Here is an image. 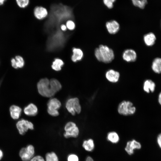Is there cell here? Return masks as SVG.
I'll use <instances>...</instances> for the list:
<instances>
[{
	"instance_id": "cell-1",
	"label": "cell",
	"mask_w": 161,
	"mask_h": 161,
	"mask_svg": "<svg viewBox=\"0 0 161 161\" xmlns=\"http://www.w3.org/2000/svg\"><path fill=\"white\" fill-rule=\"evenodd\" d=\"M95 55L98 61L106 63L111 62L114 57L113 50L107 46L103 45H100L95 49Z\"/></svg>"
},
{
	"instance_id": "cell-2",
	"label": "cell",
	"mask_w": 161,
	"mask_h": 161,
	"mask_svg": "<svg viewBox=\"0 0 161 161\" xmlns=\"http://www.w3.org/2000/svg\"><path fill=\"white\" fill-rule=\"evenodd\" d=\"M37 88L39 93L42 96L50 97L55 94L52 90L49 80L47 78L40 80L37 83Z\"/></svg>"
},
{
	"instance_id": "cell-3",
	"label": "cell",
	"mask_w": 161,
	"mask_h": 161,
	"mask_svg": "<svg viewBox=\"0 0 161 161\" xmlns=\"http://www.w3.org/2000/svg\"><path fill=\"white\" fill-rule=\"evenodd\" d=\"M136 107L130 101L124 100L121 102L117 107V111L120 114L124 116L131 115L135 113Z\"/></svg>"
},
{
	"instance_id": "cell-4",
	"label": "cell",
	"mask_w": 161,
	"mask_h": 161,
	"mask_svg": "<svg viewBox=\"0 0 161 161\" xmlns=\"http://www.w3.org/2000/svg\"><path fill=\"white\" fill-rule=\"evenodd\" d=\"M68 112L73 115L76 113H80L81 108L78 98L77 97L71 98L66 101L65 106Z\"/></svg>"
},
{
	"instance_id": "cell-5",
	"label": "cell",
	"mask_w": 161,
	"mask_h": 161,
	"mask_svg": "<svg viewBox=\"0 0 161 161\" xmlns=\"http://www.w3.org/2000/svg\"><path fill=\"white\" fill-rule=\"evenodd\" d=\"M64 134V137L66 138L70 137L76 138L79 133V130L76 124L74 122L70 121L65 125Z\"/></svg>"
},
{
	"instance_id": "cell-6",
	"label": "cell",
	"mask_w": 161,
	"mask_h": 161,
	"mask_svg": "<svg viewBox=\"0 0 161 161\" xmlns=\"http://www.w3.org/2000/svg\"><path fill=\"white\" fill-rule=\"evenodd\" d=\"M35 148L32 145H27L21 149L19 155L23 161H30L34 156Z\"/></svg>"
},
{
	"instance_id": "cell-7",
	"label": "cell",
	"mask_w": 161,
	"mask_h": 161,
	"mask_svg": "<svg viewBox=\"0 0 161 161\" xmlns=\"http://www.w3.org/2000/svg\"><path fill=\"white\" fill-rule=\"evenodd\" d=\"M16 126L19 133L24 135L29 129L33 130L34 128L33 124L27 120L21 119L16 123Z\"/></svg>"
},
{
	"instance_id": "cell-8",
	"label": "cell",
	"mask_w": 161,
	"mask_h": 161,
	"mask_svg": "<svg viewBox=\"0 0 161 161\" xmlns=\"http://www.w3.org/2000/svg\"><path fill=\"white\" fill-rule=\"evenodd\" d=\"M141 147L140 143L133 139L127 143L125 149L128 154L131 155L133 154L135 150L140 149Z\"/></svg>"
},
{
	"instance_id": "cell-9",
	"label": "cell",
	"mask_w": 161,
	"mask_h": 161,
	"mask_svg": "<svg viewBox=\"0 0 161 161\" xmlns=\"http://www.w3.org/2000/svg\"><path fill=\"white\" fill-rule=\"evenodd\" d=\"M122 58L124 61L127 62H133L136 60L137 55L134 50L128 49L123 52L122 54Z\"/></svg>"
},
{
	"instance_id": "cell-10",
	"label": "cell",
	"mask_w": 161,
	"mask_h": 161,
	"mask_svg": "<svg viewBox=\"0 0 161 161\" xmlns=\"http://www.w3.org/2000/svg\"><path fill=\"white\" fill-rule=\"evenodd\" d=\"M106 27L108 32L111 34L116 33L120 28L119 24L115 20H112L106 22Z\"/></svg>"
},
{
	"instance_id": "cell-11",
	"label": "cell",
	"mask_w": 161,
	"mask_h": 161,
	"mask_svg": "<svg viewBox=\"0 0 161 161\" xmlns=\"http://www.w3.org/2000/svg\"><path fill=\"white\" fill-rule=\"evenodd\" d=\"M105 77L109 82L115 83L119 80L120 74L119 72L112 69H110L106 72Z\"/></svg>"
},
{
	"instance_id": "cell-12",
	"label": "cell",
	"mask_w": 161,
	"mask_h": 161,
	"mask_svg": "<svg viewBox=\"0 0 161 161\" xmlns=\"http://www.w3.org/2000/svg\"><path fill=\"white\" fill-rule=\"evenodd\" d=\"M24 112L27 115L33 116L38 114V109L35 105L30 103L24 108Z\"/></svg>"
},
{
	"instance_id": "cell-13",
	"label": "cell",
	"mask_w": 161,
	"mask_h": 161,
	"mask_svg": "<svg viewBox=\"0 0 161 161\" xmlns=\"http://www.w3.org/2000/svg\"><path fill=\"white\" fill-rule=\"evenodd\" d=\"M61 105V102L58 99L55 98H52L48 102L47 110L58 111Z\"/></svg>"
},
{
	"instance_id": "cell-14",
	"label": "cell",
	"mask_w": 161,
	"mask_h": 161,
	"mask_svg": "<svg viewBox=\"0 0 161 161\" xmlns=\"http://www.w3.org/2000/svg\"><path fill=\"white\" fill-rule=\"evenodd\" d=\"M34 15L37 19L41 20L45 18L48 15L47 10L42 7H37L34 10Z\"/></svg>"
},
{
	"instance_id": "cell-15",
	"label": "cell",
	"mask_w": 161,
	"mask_h": 161,
	"mask_svg": "<svg viewBox=\"0 0 161 161\" xmlns=\"http://www.w3.org/2000/svg\"><path fill=\"white\" fill-rule=\"evenodd\" d=\"M9 110L10 116L14 120L18 119L21 115L22 109L18 106L12 105L10 108Z\"/></svg>"
},
{
	"instance_id": "cell-16",
	"label": "cell",
	"mask_w": 161,
	"mask_h": 161,
	"mask_svg": "<svg viewBox=\"0 0 161 161\" xmlns=\"http://www.w3.org/2000/svg\"><path fill=\"white\" fill-rule=\"evenodd\" d=\"M156 39V37L153 32H150L145 34L143 37V40L145 44L148 46H151L154 44Z\"/></svg>"
},
{
	"instance_id": "cell-17",
	"label": "cell",
	"mask_w": 161,
	"mask_h": 161,
	"mask_svg": "<svg viewBox=\"0 0 161 161\" xmlns=\"http://www.w3.org/2000/svg\"><path fill=\"white\" fill-rule=\"evenodd\" d=\"M155 87V83L151 80H147L144 82L143 86L144 90L147 93L154 91Z\"/></svg>"
},
{
	"instance_id": "cell-18",
	"label": "cell",
	"mask_w": 161,
	"mask_h": 161,
	"mask_svg": "<svg viewBox=\"0 0 161 161\" xmlns=\"http://www.w3.org/2000/svg\"><path fill=\"white\" fill-rule=\"evenodd\" d=\"M49 84L52 90L55 94L61 89V83L55 79L52 78L49 80Z\"/></svg>"
},
{
	"instance_id": "cell-19",
	"label": "cell",
	"mask_w": 161,
	"mask_h": 161,
	"mask_svg": "<svg viewBox=\"0 0 161 161\" xmlns=\"http://www.w3.org/2000/svg\"><path fill=\"white\" fill-rule=\"evenodd\" d=\"M151 68L153 70L158 74L161 73V58H157L153 61Z\"/></svg>"
},
{
	"instance_id": "cell-20",
	"label": "cell",
	"mask_w": 161,
	"mask_h": 161,
	"mask_svg": "<svg viewBox=\"0 0 161 161\" xmlns=\"http://www.w3.org/2000/svg\"><path fill=\"white\" fill-rule=\"evenodd\" d=\"M82 147L86 151L91 152L93 151L95 148L94 141L92 139L84 140L82 143Z\"/></svg>"
},
{
	"instance_id": "cell-21",
	"label": "cell",
	"mask_w": 161,
	"mask_h": 161,
	"mask_svg": "<svg viewBox=\"0 0 161 161\" xmlns=\"http://www.w3.org/2000/svg\"><path fill=\"white\" fill-rule=\"evenodd\" d=\"M73 54L72 60L74 62L80 60L83 56V53L82 50L79 48H74L72 50Z\"/></svg>"
},
{
	"instance_id": "cell-22",
	"label": "cell",
	"mask_w": 161,
	"mask_h": 161,
	"mask_svg": "<svg viewBox=\"0 0 161 161\" xmlns=\"http://www.w3.org/2000/svg\"><path fill=\"white\" fill-rule=\"evenodd\" d=\"M107 138L109 141L113 143H117L120 140L118 134L115 131H111L108 133Z\"/></svg>"
},
{
	"instance_id": "cell-23",
	"label": "cell",
	"mask_w": 161,
	"mask_h": 161,
	"mask_svg": "<svg viewBox=\"0 0 161 161\" xmlns=\"http://www.w3.org/2000/svg\"><path fill=\"white\" fill-rule=\"evenodd\" d=\"M64 64V63L62 60L60 59L57 58L53 62L52 67L55 70L60 71L61 69V67Z\"/></svg>"
},
{
	"instance_id": "cell-24",
	"label": "cell",
	"mask_w": 161,
	"mask_h": 161,
	"mask_svg": "<svg viewBox=\"0 0 161 161\" xmlns=\"http://www.w3.org/2000/svg\"><path fill=\"white\" fill-rule=\"evenodd\" d=\"M45 159V161H59L57 155L53 151L46 153Z\"/></svg>"
},
{
	"instance_id": "cell-25",
	"label": "cell",
	"mask_w": 161,
	"mask_h": 161,
	"mask_svg": "<svg viewBox=\"0 0 161 161\" xmlns=\"http://www.w3.org/2000/svg\"><path fill=\"white\" fill-rule=\"evenodd\" d=\"M133 5L140 9L144 8L147 3V0H131Z\"/></svg>"
},
{
	"instance_id": "cell-26",
	"label": "cell",
	"mask_w": 161,
	"mask_h": 161,
	"mask_svg": "<svg viewBox=\"0 0 161 161\" xmlns=\"http://www.w3.org/2000/svg\"><path fill=\"white\" fill-rule=\"evenodd\" d=\"M16 65L18 68H21L24 65V61L23 58L20 56H17L15 58Z\"/></svg>"
},
{
	"instance_id": "cell-27",
	"label": "cell",
	"mask_w": 161,
	"mask_h": 161,
	"mask_svg": "<svg viewBox=\"0 0 161 161\" xmlns=\"http://www.w3.org/2000/svg\"><path fill=\"white\" fill-rule=\"evenodd\" d=\"M18 6L21 8H24L28 5L29 0H16Z\"/></svg>"
},
{
	"instance_id": "cell-28",
	"label": "cell",
	"mask_w": 161,
	"mask_h": 161,
	"mask_svg": "<svg viewBox=\"0 0 161 161\" xmlns=\"http://www.w3.org/2000/svg\"><path fill=\"white\" fill-rule=\"evenodd\" d=\"M116 0H103L104 4L109 9L112 8L113 6L114 3Z\"/></svg>"
},
{
	"instance_id": "cell-29",
	"label": "cell",
	"mask_w": 161,
	"mask_h": 161,
	"mask_svg": "<svg viewBox=\"0 0 161 161\" xmlns=\"http://www.w3.org/2000/svg\"><path fill=\"white\" fill-rule=\"evenodd\" d=\"M67 160V161H79V159L76 154H71L68 156Z\"/></svg>"
},
{
	"instance_id": "cell-30",
	"label": "cell",
	"mask_w": 161,
	"mask_h": 161,
	"mask_svg": "<svg viewBox=\"0 0 161 161\" xmlns=\"http://www.w3.org/2000/svg\"><path fill=\"white\" fill-rule=\"evenodd\" d=\"M66 26L68 29L70 30H72L74 29L75 24L73 21L69 20L67 21Z\"/></svg>"
},
{
	"instance_id": "cell-31",
	"label": "cell",
	"mask_w": 161,
	"mask_h": 161,
	"mask_svg": "<svg viewBox=\"0 0 161 161\" xmlns=\"http://www.w3.org/2000/svg\"><path fill=\"white\" fill-rule=\"evenodd\" d=\"M30 161H45V160L42 156L37 155L34 156Z\"/></svg>"
},
{
	"instance_id": "cell-32",
	"label": "cell",
	"mask_w": 161,
	"mask_h": 161,
	"mask_svg": "<svg viewBox=\"0 0 161 161\" xmlns=\"http://www.w3.org/2000/svg\"><path fill=\"white\" fill-rule=\"evenodd\" d=\"M157 142L158 144L161 149V133L158 135L157 137Z\"/></svg>"
},
{
	"instance_id": "cell-33",
	"label": "cell",
	"mask_w": 161,
	"mask_h": 161,
	"mask_svg": "<svg viewBox=\"0 0 161 161\" xmlns=\"http://www.w3.org/2000/svg\"><path fill=\"white\" fill-rule=\"evenodd\" d=\"M11 62L12 66L15 69L18 68L16 65V61L15 58H12L11 60Z\"/></svg>"
},
{
	"instance_id": "cell-34",
	"label": "cell",
	"mask_w": 161,
	"mask_h": 161,
	"mask_svg": "<svg viewBox=\"0 0 161 161\" xmlns=\"http://www.w3.org/2000/svg\"><path fill=\"white\" fill-rule=\"evenodd\" d=\"M85 161H94L93 159L90 156L87 157Z\"/></svg>"
},
{
	"instance_id": "cell-35",
	"label": "cell",
	"mask_w": 161,
	"mask_h": 161,
	"mask_svg": "<svg viewBox=\"0 0 161 161\" xmlns=\"http://www.w3.org/2000/svg\"><path fill=\"white\" fill-rule=\"evenodd\" d=\"M61 28L62 30L65 31L66 29V27L65 25L63 24L61 26Z\"/></svg>"
},
{
	"instance_id": "cell-36",
	"label": "cell",
	"mask_w": 161,
	"mask_h": 161,
	"mask_svg": "<svg viewBox=\"0 0 161 161\" xmlns=\"http://www.w3.org/2000/svg\"><path fill=\"white\" fill-rule=\"evenodd\" d=\"M158 102L161 105V92L160 93L158 96Z\"/></svg>"
},
{
	"instance_id": "cell-37",
	"label": "cell",
	"mask_w": 161,
	"mask_h": 161,
	"mask_svg": "<svg viewBox=\"0 0 161 161\" xmlns=\"http://www.w3.org/2000/svg\"><path fill=\"white\" fill-rule=\"evenodd\" d=\"M3 156V153L2 151L0 149V160L1 159Z\"/></svg>"
},
{
	"instance_id": "cell-38",
	"label": "cell",
	"mask_w": 161,
	"mask_h": 161,
	"mask_svg": "<svg viewBox=\"0 0 161 161\" xmlns=\"http://www.w3.org/2000/svg\"><path fill=\"white\" fill-rule=\"evenodd\" d=\"M6 0H0V5H2Z\"/></svg>"
},
{
	"instance_id": "cell-39",
	"label": "cell",
	"mask_w": 161,
	"mask_h": 161,
	"mask_svg": "<svg viewBox=\"0 0 161 161\" xmlns=\"http://www.w3.org/2000/svg\"><path fill=\"white\" fill-rule=\"evenodd\" d=\"M0 84H1V83H0Z\"/></svg>"
}]
</instances>
